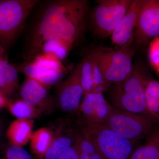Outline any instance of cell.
<instances>
[{"label": "cell", "instance_id": "cell-31", "mask_svg": "<svg viewBox=\"0 0 159 159\" xmlns=\"http://www.w3.org/2000/svg\"><path fill=\"white\" fill-rule=\"evenodd\" d=\"M157 159H159V154L158 156V157H157Z\"/></svg>", "mask_w": 159, "mask_h": 159}, {"label": "cell", "instance_id": "cell-9", "mask_svg": "<svg viewBox=\"0 0 159 159\" xmlns=\"http://www.w3.org/2000/svg\"><path fill=\"white\" fill-rule=\"evenodd\" d=\"M80 68L79 63L70 75L61 84L57 92L58 105L66 112H72L79 109L84 96Z\"/></svg>", "mask_w": 159, "mask_h": 159}, {"label": "cell", "instance_id": "cell-7", "mask_svg": "<svg viewBox=\"0 0 159 159\" xmlns=\"http://www.w3.org/2000/svg\"><path fill=\"white\" fill-rule=\"evenodd\" d=\"M133 0L98 1L90 16L94 34L105 38L111 36L130 6Z\"/></svg>", "mask_w": 159, "mask_h": 159}, {"label": "cell", "instance_id": "cell-26", "mask_svg": "<svg viewBox=\"0 0 159 159\" xmlns=\"http://www.w3.org/2000/svg\"><path fill=\"white\" fill-rule=\"evenodd\" d=\"M148 57L151 64L159 73V37L151 42L148 50Z\"/></svg>", "mask_w": 159, "mask_h": 159}, {"label": "cell", "instance_id": "cell-5", "mask_svg": "<svg viewBox=\"0 0 159 159\" xmlns=\"http://www.w3.org/2000/svg\"><path fill=\"white\" fill-rule=\"evenodd\" d=\"M37 0H0V46L6 49L16 40Z\"/></svg>", "mask_w": 159, "mask_h": 159}, {"label": "cell", "instance_id": "cell-11", "mask_svg": "<svg viewBox=\"0 0 159 159\" xmlns=\"http://www.w3.org/2000/svg\"><path fill=\"white\" fill-rule=\"evenodd\" d=\"M142 0H133L130 6L111 35L112 42L119 48L129 44L134 32Z\"/></svg>", "mask_w": 159, "mask_h": 159}, {"label": "cell", "instance_id": "cell-15", "mask_svg": "<svg viewBox=\"0 0 159 159\" xmlns=\"http://www.w3.org/2000/svg\"><path fill=\"white\" fill-rule=\"evenodd\" d=\"M18 70L6 57L0 59V92L7 98L12 96L18 87Z\"/></svg>", "mask_w": 159, "mask_h": 159}, {"label": "cell", "instance_id": "cell-1", "mask_svg": "<svg viewBox=\"0 0 159 159\" xmlns=\"http://www.w3.org/2000/svg\"><path fill=\"white\" fill-rule=\"evenodd\" d=\"M89 2L85 0L48 1L42 7L27 37L25 61L31 59L44 43L63 41L73 49L85 30Z\"/></svg>", "mask_w": 159, "mask_h": 159}, {"label": "cell", "instance_id": "cell-12", "mask_svg": "<svg viewBox=\"0 0 159 159\" xmlns=\"http://www.w3.org/2000/svg\"><path fill=\"white\" fill-rule=\"evenodd\" d=\"M49 88L34 80L26 77L20 89L21 99L42 112L52 108Z\"/></svg>", "mask_w": 159, "mask_h": 159}, {"label": "cell", "instance_id": "cell-18", "mask_svg": "<svg viewBox=\"0 0 159 159\" xmlns=\"http://www.w3.org/2000/svg\"><path fill=\"white\" fill-rule=\"evenodd\" d=\"M145 98L149 116L159 124V81L148 79L145 88Z\"/></svg>", "mask_w": 159, "mask_h": 159}, {"label": "cell", "instance_id": "cell-28", "mask_svg": "<svg viewBox=\"0 0 159 159\" xmlns=\"http://www.w3.org/2000/svg\"><path fill=\"white\" fill-rule=\"evenodd\" d=\"M9 102V101H8L7 98L0 92V109L2 108L6 107H7Z\"/></svg>", "mask_w": 159, "mask_h": 159}, {"label": "cell", "instance_id": "cell-25", "mask_svg": "<svg viewBox=\"0 0 159 159\" xmlns=\"http://www.w3.org/2000/svg\"><path fill=\"white\" fill-rule=\"evenodd\" d=\"M6 159H32L29 152L23 147L10 145L5 154Z\"/></svg>", "mask_w": 159, "mask_h": 159}, {"label": "cell", "instance_id": "cell-29", "mask_svg": "<svg viewBox=\"0 0 159 159\" xmlns=\"http://www.w3.org/2000/svg\"><path fill=\"white\" fill-rule=\"evenodd\" d=\"M5 52V49L3 48L2 47L0 46V59L3 58V57H5L4 56V53Z\"/></svg>", "mask_w": 159, "mask_h": 159}, {"label": "cell", "instance_id": "cell-21", "mask_svg": "<svg viewBox=\"0 0 159 159\" xmlns=\"http://www.w3.org/2000/svg\"><path fill=\"white\" fill-rule=\"evenodd\" d=\"M73 145L80 159H104L93 145L80 133L74 136Z\"/></svg>", "mask_w": 159, "mask_h": 159}, {"label": "cell", "instance_id": "cell-3", "mask_svg": "<svg viewBox=\"0 0 159 159\" xmlns=\"http://www.w3.org/2000/svg\"><path fill=\"white\" fill-rule=\"evenodd\" d=\"M80 133L96 147L104 159H130L138 141L123 138L104 125L88 122Z\"/></svg>", "mask_w": 159, "mask_h": 159}, {"label": "cell", "instance_id": "cell-30", "mask_svg": "<svg viewBox=\"0 0 159 159\" xmlns=\"http://www.w3.org/2000/svg\"><path fill=\"white\" fill-rule=\"evenodd\" d=\"M1 134H2V130H1V125H0V139H1Z\"/></svg>", "mask_w": 159, "mask_h": 159}, {"label": "cell", "instance_id": "cell-17", "mask_svg": "<svg viewBox=\"0 0 159 159\" xmlns=\"http://www.w3.org/2000/svg\"><path fill=\"white\" fill-rule=\"evenodd\" d=\"M144 145L138 146L130 159H157L159 154V127L147 138Z\"/></svg>", "mask_w": 159, "mask_h": 159}, {"label": "cell", "instance_id": "cell-19", "mask_svg": "<svg viewBox=\"0 0 159 159\" xmlns=\"http://www.w3.org/2000/svg\"><path fill=\"white\" fill-rule=\"evenodd\" d=\"M11 115L18 119H32L39 118L42 112L22 99L9 102L7 106Z\"/></svg>", "mask_w": 159, "mask_h": 159}, {"label": "cell", "instance_id": "cell-14", "mask_svg": "<svg viewBox=\"0 0 159 159\" xmlns=\"http://www.w3.org/2000/svg\"><path fill=\"white\" fill-rule=\"evenodd\" d=\"M34 120L16 119L7 129L6 137L10 145L23 147L29 142L34 126Z\"/></svg>", "mask_w": 159, "mask_h": 159}, {"label": "cell", "instance_id": "cell-13", "mask_svg": "<svg viewBox=\"0 0 159 159\" xmlns=\"http://www.w3.org/2000/svg\"><path fill=\"white\" fill-rule=\"evenodd\" d=\"M17 67H16L17 70L21 71L26 77L32 78L48 88L58 82L64 75L63 72L49 70L31 61H25Z\"/></svg>", "mask_w": 159, "mask_h": 159}, {"label": "cell", "instance_id": "cell-20", "mask_svg": "<svg viewBox=\"0 0 159 159\" xmlns=\"http://www.w3.org/2000/svg\"><path fill=\"white\" fill-rule=\"evenodd\" d=\"M71 50L70 47L63 41L53 40L44 43L34 56L39 54H48L54 56L62 61L67 57Z\"/></svg>", "mask_w": 159, "mask_h": 159}, {"label": "cell", "instance_id": "cell-24", "mask_svg": "<svg viewBox=\"0 0 159 159\" xmlns=\"http://www.w3.org/2000/svg\"><path fill=\"white\" fill-rule=\"evenodd\" d=\"M26 61H31L37 65L53 70L64 73L66 70L61 61L49 54H38L30 60Z\"/></svg>", "mask_w": 159, "mask_h": 159}, {"label": "cell", "instance_id": "cell-27", "mask_svg": "<svg viewBox=\"0 0 159 159\" xmlns=\"http://www.w3.org/2000/svg\"><path fill=\"white\" fill-rule=\"evenodd\" d=\"M57 159H80L76 148L72 145Z\"/></svg>", "mask_w": 159, "mask_h": 159}, {"label": "cell", "instance_id": "cell-2", "mask_svg": "<svg viewBox=\"0 0 159 159\" xmlns=\"http://www.w3.org/2000/svg\"><path fill=\"white\" fill-rule=\"evenodd\" d=\"M148 79L142 69L138 67L134 68L125 81L112 85L110 99L112 106L151 118L147 110L145 98V88Z\"/></svg>", "mask_w": 159, "mask_h": 159}, {"label": "cell", "instance_id": "cell-10", "mask_svg": "<svg viewBox=\"0 0 159 159\" xmlns=\"http://www.w3.org/2000/svg\"><path fill=\"white\" fill-rule=\"evenodd\" d=\"M113 108L112 105L100 92H91L84 95L80 107L88 122L102 125Z\"/></svg>", "mask_w": 159, "mask_h": 159}, {"label": "cell", "instance_id": "cell-4", "mask_svg": "<svg viewBox=\"0 0 159 159\" xmlns=\"http://www.w3.org/2000/svg\"><path fill=\"white\" fill-rule=\"evenodd\" d=\"M131 43L116 50H93L105 91L113 84L124 82L132 73L133 58L135 51Z\"/></svg>", "mask_w": 159, "mask_h": 159}, {"label": "cell", "instance_id": "cell-6", "mask_svg": "<svg viewBox=\"0 0 159 159\" xmlns=\"http://www.w3.org/2000/svg\"><path fill=\"white\" fill-rule=\"evenodd\" d=\"M156 124L149 117L113 107L103 125L125 139L138 142L146 139L156 128Z\"/></svg>", "mask_w": 159, "mask_h": 159}, {"label": "cell", "instance_id": "cell-16", "mask_svg": "<svg viewBox=\"0 0 159 159\" xmlns=\"http://www.w3.org/2000/svg\"><path fill=\"white\" fill-rule=\"evenodd\" d=\"M54 138V134L47 127L39 129L33 132L29 142L30 151L38 157L43 159Z\"/></svg>", "mask_w": 159, "mask_h": 159}, {"label": "cell", "instance_id": "cell-8", "mask_svg": "<svg viewBox=\"0 0 159 159\" xmlns=\"http://www.w3.org/2000/svg\"><path fill=\"white\" fill-rule=\"evenodd\" d=\"M159 37V0H142L133 40L137 45L145 46Z\"/></svg>", "mask_w": 159, "mask_h": 159}, {"label": "cell", "instance_id": "cell-23", "mask_svg": "<svg viewBox=\"0 0 159 159\" xmlns=\"http://www.w3.org/2000/svg\"><path fill=\"white\" fill-rule=\"evenodd\" d=\"M73 137L67 135H54V139L43 159H57L73 145Z\"/></svg>", "mask_w": 159, "mask_h": 159}, {"label": "cell", "instance_id": "cell-22", "mask_svg": "<svg viewBox=\"0 0 159 159\" xmlns=\"http://www.w3.org/2000/svg\"><path fill=\"white\" fill-rule=\"evenodd\" d=\"M80 79L84 95L94 92L93 83V55L92 51L87 54L80 62Z\"/></svg>", "mask_w": 159, "mask_h": 159}]
</instances>
